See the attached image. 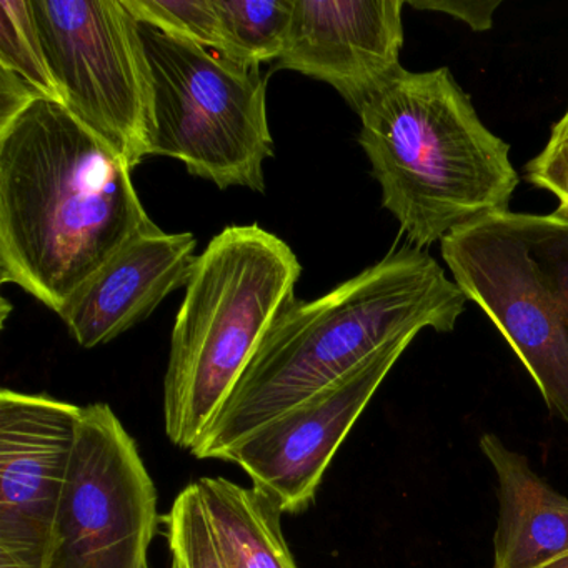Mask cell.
Segmentation results:
<instances>
[{"instance_id": "cell-1", "label": "cell", "mask_w": 568, "mask_h": 568, "mask_svg": "<svg viewBox=\"0 0 568 568\" xmlns=\"http://www.w3.org/2000/svg\"><path fill=\"white\" fill-rule=\"evenodd\" d=\"M132 171L61 102L36 98L0 121V281L61 314L154 225Z\"/></svg>"}, {"instance_id": "cell-2", "label": "cell", "mask_w": 568, "mask_h": 568, "mask_svg": "<svg viewBox=\"0 0 568 568\" xmlns=\"http://www.w3.org/2000/svg\"><path fill=\"white\" fill-rule=\"evenodd\" d=\"M467 297L425 248L405 244L312 302L292 301L192 455L219 458L394 338L454 331Z\"/></svg>"}, {"instance_id": "cell-3", "label": "cell", "mask_w": 568, "mask_h": 568, "mask_svg": "<svg viewBox=\"0 0 568 568\" xmlns=\"http://www.w3.org/2000/svg\"><path fill=\"white\" fill-rule=\"evenodd\" d=\"M358 118L382 205L408 244L427 248L508 211L518 185L510 145L480 121L450 69L402 68Z\"/></svg>"}, {"instance_id": "cell-4", "label": "cell", "mask_w": 568, "mask_h": 568, "mask_svg": "<svg viewBox=\"0 0 568 568\" xmlns=\"http://www.w3.org/2000/svg\"><path fill=\"white\" fill-rule=\"evenodd\" d=\"M302 265L258 224L231 225L197 255L172 331L164 381L169 440L194 452L278 315Z\"/></svg>"}, {"instance_id": "cell-5", "label": "cell", "mask_w": 568, "mask_h": 568, "mask_svg": "<svg viewBox=\"0 0 568 568\" xmlns=\"http://www.w3.org/2000/svg\"><path fill=\"white\" fill-rule=\"evenodd\" d=\"M440 248L455 284L568 425V217L497 212L452 232Z\"/></svg>"}, {"instance_id": "cell-6", "label": "cell", "mask_w": 568, "mask_h": 568, "mask_svg": "<svg viewBox=\"0 0 568 568\" xmlns=\"http://www.w3.org/2000/svg\"><path fill=\"white\" fill-rule=\"evenodd\" d=\"M154 82L151 155L182 162L219 189L264 192V162L274 155L267 84L245 68L185 39L141 24Z\"/></svg>"}, {"instance_id": "cell-7", "label": "cell", "mask_w": 568, "mask_h": 568, "mask_svg": "<svg viewBox=\"0 0 568 568\" xmlns=\"http://www.w3.org/2000/svg\"><path fill=\"white\" fill-rule=\"evenodd\" d=\"M62 104L132 169L151 155L154 82L124 0H32Z\"/></svg>"}, {"instance_id": "cell-8", "label": "cell", "mask_w": 568, "mask_h": 568, "mask_svg": "<svg viewBox=\"0 0 568 568\" xmlns=\"http://www.w3.org/2000/svg\"><path fill=\"white\" fill-rule=\"evenodd\" d=\"M158 490L108 404L82 407L45 568H149Z\"/></svg>"}, {"instance_id": "cell-9", "label": "cell", "mask_w": 568, "mask_h": 568, "mask_svg": "<svg viewBox=\"0 0 568 568\" xmlns=\"http://www.w3.org/2000/svg\"><path fill=\"white\" fill-rule=\"evenodd\" d=\"M417 335L388 342L354 371L245 437L224 462L239 465L281 514H301L311 507L338 448Z\"/></svg>"}, {"instance_id": "cell-10", "label": "cell", "mask_w": 568, "mask_h": 568, "mask_svg": "<svg viewBox=\"0 0 568 568\" xmlns=\"http://www.w3.org/2000/svg\"><path fill=\"white\" fill-rule=\"evenodd\" d=\"M82 407L0 392V568H45Z\"/></svg>"}, {"instance_id": "cell-11", "label": "cell", "mask_w": 568, "mask_h": 568, "mask_svg": "<svg viewBox=\"0 0 568 568\" xmlns=\"http://www.w3.org/2000/svg\"><path fill=\"white\" fill-rule=\"evenodd\" d=\"M404 0H294L278 68L332 85L361 114L400 71Z\"/></svg>"}, {"instance_id": "cell-12", "label": "cell", "mask_w": 568, "mask_h": 568, "mask_svg": "<svg viewBox=\"0 0 568 568\" xmlns=\"http://www.w3.org/2000/svg\"><path fill=\"white\" fill-rule=\"evenodd\" d=\"M195 237L158 225L122 245L59 317L82 348L109 344L149 317L172 292L187 287Z\"/></svg>"}, {"instance_id": "cell-13", "label": "cell", "mask_w": 568, "mask_h": 568, "mask_svg": "<svg viewBox=\"0 0 568 568\" xmlns=\"http://www.w3.org/2000/svg\"><path fill=\"white\" fill-rule=\"evenodd\" d=\"M497 480L494 568H541L568 554V498L500 437L478 442Z\"/></svg>"}, {"instance_id": "cell-14", "label": "cell", "mask_w": 568, "mask_h": 568, "mask_svg": "<svg viewBox=\"0 0 568 568\" xmlns=\"http://www.w3.org/2000/svg\"><path fill=\"white\" fill-rule=\"evenodd\" d=\"M227 568H297L278 508L267 497L224 477L197 480Z\"/></svg>"}, {"instance_id": "cell-15", "label": "cell", "mask_w": 568, "mask_h": 568, "mask_svg": "<svg viewBox=\"0 0 568 568\" xmlns=\"http://www.w3.org/2000/svg\"><path fill=\"white\" fill-rule=\"evenodd\" d=\"M221 24L219 54L245 68L284 55L294 0H214Z\"/></svg>"}, {"instance_id": "cell-16", "label": "cell", "mask_w": 568, "mask_h": 568, "mask_svg": "<svg viewBox=\"0 0 568 568\" xmlns=\"http://www.w3.org/2000/svg\"><path fill=\"white\" fill-rule=\"evenodd\" d=\"M0 71L9 72L42 98L61 102L36 21L32 0H0Z\"/></svg>"}, {"instance_id": "cell-17", "label": "cell", "mask_w": 568, "mask_h": 568, "mask_svg": "<svg viewBox=\"0 0 568 568\" xmlns=\"http://www.w3.org/2000/svg\"><path fill=\"white\" fill-rule=\"evenodd\" d=\"M164 524L171 568H227L197 481L178 495Z\"/></svg>"}, {"instance_id": "cell-18", "label": "cell", "mask_w": 568, "mask_h": 568, "mask_svg": "<svg viewBox=\"0 0 568 568\" xmlns=\"http://www.w3.org/2000/svg\"><path fill=\"white\" fill-rule=\"evenodd\" d=\"M139 24L221 52V24L214 0H124Z\"/></svg>"}, {"instance_id": "cell-19", "label": "cell", "mask_w": 568, "mask_h": 568, "mask_svg": "<svg viewBox=\"0 0 568 568\" xmlns=\"http://www.w3.org/2000/svg\"><path fill=\"white\" fill-rule=\"evenodd\" d=\"M525 181L560 201L557 212L568 217V108L551 128L544 151L525 165Z\"/></svg>"}, {"instance_id": "cell-20", "label": "cell", "mask_w": 568, "mask_h": 568, "mask_svg": "<svg viewBox=\"0 0 568 568\" xmlns=\"http://www.w3.org/2000/svg\"><path fill=\"white\" fill-rule=\"evenodd\" d=\"M417 11L440 12L467 24L471 31H490L494 14L501 2L498 0H408Z\"/></svg>"}, {"instance_id": "cell-21", "label": "cell", "mask_w": 568, "mask_h": 568, "mask_svg": "<svg viewBox=\"0 0 568 568\" xmlns=\"http://www.w3.org/2000/svg\"><path fill=\"white\" fill-rule=\"evenodd\" d=\"M541 568H568V554L564 555V557L558 558V560L551 561V564L545 565Z\"/></svg>"}]
</instances>
